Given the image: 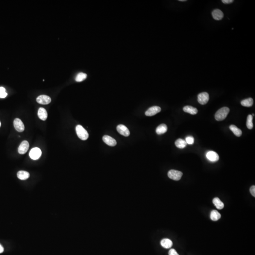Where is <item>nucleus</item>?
<instances>
[{
    "label": "nucleus",
    "mask_w": 255,
    "mask_h": 255,
    "mask_svg": "<svg viewBox=\"0 0 255 255\" xmlns=\"http://www.w3.org/2000/svg\"><path fill=\"white\" fill-rule=\"evenodd\" d=\"M29 173L27 171H20L17 173V176L21 180H26L29 177Z\"/></svg>",
    "instance_id": "obj_18"
},
{
    "label": "nucleus",
    "mask_w": 255,
    "mask_h": 255,
    "mask_svg": "<svg viewBox=\"0 0 255 255\" xmlns=\"http://www.w3.org/2000/svg\"><path fill=\"white\" fill-rule=\"evenodd\" d=\"M185 141L187 144H193L194 139L193 137H192V136H188V137L186 138Z\"/></svg>",
    "instance_id": "obj_26"
},
{
    "label": "nucleus",
    "mask_w": 255,
    "mask_h": 255,
    "mask_svg": "<svg viewBox=\"0 0 255 255\" xmlns=\"http://www.w3.org/2000/svg\"><path fill=\"white\" fill-rule=\"evenodd\" d=\"M183 111L185 112L190 113L191 114H196L198 112L197 109L191 106H187L183 107Z\"/></svg>",
    "instance_id": "obj_17"
},
{
    "label": "nucleus",
    "mask_w": 255,
    "mask_h": 255,
    "mask_svg": "<svg viewBox=\"0 0 255 255\" xmlns=\"http://www.w3.org/2000/svg\"><path fill=\"white\" fill-rule=\"evenodd\" d=\"M38 114L39 118L42 121H45L47 118V110L44 108L41 107L39 109Z\"/></svg>",
    "instance_id": "obj_14"
},
{
    "label": "nucleus",
    "mask_w": 255,
    "mask_h": 255,
    "mask_svg": "<svg viewBox=\"0 0 255 255\" xmlns=\"http://www.w3.org/2000/svg\"><path fill=\"white\" fill-rule=\"evenodd\" d=\"M86 77H87V75L86 74L81 72L77 75L76 78H75V80L77 82H81V81L85 80Z\"/></svg>",
    "instance_id": "obj_25"
},
{
    "label": "nucleus",
    "mask_w": 255,
    "mask_h": 255,
    "mask_svg": "<svg viewBox=\"0 0 255 255\" xmlns=\"http://www.w3.org/2000/svg\"><path fill=\"white\" fill-rule=\"evenodd\" d=\"M167 130V127L165 124H161L156 129V132L158 135L165 133Z\"/></svg>",
    "instance_id": "obj_16"
},
{
    "label": "nucleus",
    "mask_w": 255,
    "mask_h": 255,
    "mask_svg": "<svg viewBox=\"0 0 255 255\" xmlns=\"http://www.w3.org/2000/svg\"><path fill=\"white\" fill-rule=\"evenodd\" d=\"M206 157L209 161L212 162H215L218 161L219 156L216 152L210 151L206 154Z\"/></svg>",
    "instance_id": "obj_11"
},
{
    "label": "nucleus",
    "mask_w": 255,
    "mask_h": 255,
    "mask_svg": "<svg viewBox=\"0 0 255 255\" xmlns=\"http://www.w3.org/2000/svg\"><path fill=\"white\" fill-rule=\"evenodd\" d=\"M76 132L78 137L82 141H86L89 137L87 131L81 125H78L76 126Z\"/></svg>",
    "instance_id": "obj_2"
},
{
    "label": "nucleus",
    "mask_w": 255,
    "mask_h": 255,
    "mask_svg": "<svg viewBox=\"0 0 255 255\" xmlns=\"http://www.w3.org/2000/svg\"><path fill=\"white\" fill-rule=\"evenodd\" d=\"M41 155V150L38 147H34L30 151L29 156L33 160H38Z\"/></svg>",
    "instance_id": "obj_4"
},
{
    "label": "nucleus",
    "mask_w": 255,
    "mask_h": 255,
    "mask_svg": "<svg viewBox=\"0 0 255 255\" xmlns=\"http://www.w3.org/2000/svg\"><path fill=\"white\" fill-rule=\"evenodd\" d=\"M221 217V214L217 210H212L210 214V218L212 220L214 221L218 220L219 219H220Z\"/></svg>",
    "instance_id": "obj_21"
},
{
    "label": "nucleus",
    "mask_w": 255,
    "mask_h": 255,
    "mask_svg": "<svg viewBox=\"0 0 255 255\" xmlns=\"http://www.w3.org/2000/svg\"><path fill=\"white\" fill-rule=\"evenodd\" d=\"M3 251H4V249H3V246H1V245L0 244V253L3 252Z\"/></svg>",
    "instance_id": "obj_32"
},
{
    "label": "nucleus",
    "mask_w": 255,
    "mask_h": 255,
    "mask_svg": "<svg viewBox=\"0 0 255 255\" xmlns=\"http://www.w3.org/2000/svg\"><path fill=\"white\" fill-rule=\"evenodd\" d=\"M230 109L228 107H224L221 108L218 110L215 113V120L217 121H222L224 120L228 115Z\"/></svg>",
    "instance_id": "obj_1"
},
{
    "label": "nucleus",
    "mask_w": 255,
    "mask_h": 255,
    "mask_svg": "<svg viewBox=\"0 0 255 255\" xmlns=\"http://www.w3.org/2000/svg\"><path fill=\"white\" fill-rule=\"evenodd\" d=\"M209 99V94L206 92L200 93L197 96V101L200 104L204 105L207 104Z\"/></svg>",
    "instance_id": "obj_5"
},
{
    "label": "nucleus",
    "mask_w": 255,
    "mask_h": 255,
    "mask_svg": "<svg viewBox=\"0 0 255 255\" xmlns=\"http://www.w3.org/2000/svg\"><path fill=\"white\" fill-rule=\"evenodd\" d=\"M175 146L178 148L183 149L187 146V144L185 140H183L182 138H179L175 141Z\"/></svg>",
    "instance_id": "obj_22"
},
{
    "label": "nucleus",
    "mask_w": 255,
    "mask_h": 255,
    "mask_svg": "<svg viewBox=\"0 0 255 255\" xmlns=\"http://www.w3.org/2000/svg\"><path fill=\"white\" fill-rule=\"evenodd\" d=\"M253 104V100L252 98H247L241 101V106L245 107H251V106H252Z\"/></svg>",
    "instance_id": "obj_23"
},
{
    "label": "nucleus",
    "mask_w": 255,
    "mask_h": 255,
    "mask_svg": "<svg viewBox=\"0 0 255 255\" xmlns=\"http://www.w3.org/2000/svg\"><path fill=\"white\" fill-rule=\"evenodd\" d=\"M253 116L252 115H249L247 116V120L246 125L248 129L250 130L252 129L253 127Z\"/></svg>",
    "instance_id": "obj_24"
},
{
    "label": "nucleus",
    "mask_w": 255,
    "mask_h": 255,
    "mask_svg": "<svg viewBox=\"0 0 255 255\" xmlns=\"http://www.w3.org/2000/svg\"><path fill=\"white\" fill-rule=\"evenodd\" d=\"M103 140L104 143L111 147H114L116 146L117 144L116 141L113 138H112L109 136L104 135L103 137Z\"/></svg>",
    "instance_id": "obj_12"
},
{
    "label": "nucleus",
    "mask_w": 255,
    "mask_h": 255,
    "mask_svg": "<svg viewBox=\"0 0 255 255\" xmlns=\"http://www.w3.org/2000/svg\"><path fill=\"white\" fill-rule=\"evenodd\" d=\"M7 95V93L5 92H3V93H0V98H5Z\"/></svg>",
    "instance_id": "obj_30"
},
{
    "label": "nucleus",
    "mask_w": 255,
    "mask_h": 255,
    "mask_svg": "<svg viewBox=\"0 0 255 255\" xmlns=\"http://www.w3.org/2000/svg\"><path fill=\"white\" fill-rule=\"evenodd\" d=\"M222 1L225 4H229V3H233V0H223Z\"/></svg>",
    "instance_id": "obj_29"
},
{
    "label": "nucleus",
    "mask_w": 255,
    "mask_h": 255,
    "mask_svg": "<svg viewBox=\"0 0 255 255\" xmlns=\"http://www.w3.org/2000/svg\"><path fill=\"white\" fill-rule=\"evenodd\" d=\"M212 14L213 18L217 21L221 20L223 17V13L220 10H215L212 11Z\"/></svg>",
    "instance_id": "obj_13"
},
{
    "label": "nucleus",
    "mask_w": 255,
    "mask_h": 255,
    "mask_svg": "<svg viewBox=\"0 0 255 255\" xmlns=\"http://www.w3.org/2000/svg\"><path fill=\"white\" fill-rule=\"evenodd\" d=\"M36 101L40 104H48L51 102V98L47 95H41L38 97Z\"/></svg>",
    "instance_id": "obj_10"
},
{
    "label": "nucleus",
    "mask_w": 255,
    "mask_h": 255,
    "mask_svg": "<svg viewBox=\"0 0 255 255\" xmlns=\"http://www.w3.org/2000/svg\"><path fill=\"white\" fill-rule=\"evenodd\" d=\"M1 122H0V127H1Z\"/></svg>",
    "instance_id": "obj_34"
},
{
    "label": "nucleus",
    "mask_w": 255,
    "mask_h": 255,
    "mask_svg": "<svg viewBox=\"0 0 255 255\" xmlns=\"http://www.w3.org/2000/svg\"><path fill=\"white\" fill-rule=\"evenodd\" d=\"M173 242L169 239H164L161 241V245L165 249H170L173 246Z\"/></svg>",
    "instance_id": "obj_15"
},
{
    "label": "nucleus",
    "mask_w": 255,
    "mask_h": 255,
    "mask_svg": "<svg viewBox=\"0 0 255 255\" xmlns=\"http://www.w3.org/2000/svg\"><path fill=\"white\" fill-rule=\"evenodd\" d=\"M212 203L218 209H222L224 208V204L218 197L214 198L212 200Z\"/></svg>",
    "instance_id": "obj_19"
},
{
    "label": "nucleus",
    "mask_w": 255,
    "mask_h": 255,
    "mask_svg": "<svg viewBox=\"0 0 255 255\" xmlns=\"http://www.w3.org/2000/svg\"><path fill=\"white\" fill-rule=\"evenodd\" d=\"M179 1H186V0H180Z\"/></svg>",
    "instance_id": "obj_33"
},
{
    "label": "nucleus",
    "mask_w": 255,
    "mask_h": 255,
    "mask_svg": "<svg viewBox=\"0 0 255 255\" xmlns=\"http://www.w3.org/2000/svg\"><path fill=\"white\" fill-rule=\"evenodd\" d=\"M6 90L3 87H0V93L5 92Z\"/></svg>",
    "instance_id": "obj_31"
},
{
    "label": "nucleus",
    "mask_w": 255,
    "mask_h": 255,
    "mask_svg": "<svg viewBox=\"0 0 255 255\" xmlns=\"http://www.w3.org/2000/svg\"><path fill=\"white\" fill-rule=\"evenodd\" d=\"M29 144L27 141H23L21 143L18 148V152L19 154L23 155L27 152L29 148Z\"/></svg>",
    "instance_id": "obj_7"
},
{
    "label": "nucleus",
    "mask_w": 255,
    "mask_h": 255,
    "mask_svg": "<svg viewBox=\"0 0 255 255\" xmlns=\"http://www.w3.org/2000/svg\"><path fill=\"white\" fill-rule=\"evenodd\" d=\"M169 255H179L174 249H171L169 251Z\"/></svg>",
    "instance_id": "obj_27"
},
{
    "label": "nucleus",
    "mask_w": 255,
    "mask_h": 255,
    "mask_svg": "<svg viewBox=\"0 0 255 255\" xmlns=\"http://www.w3.org/2000/svg\"><path fill=\"white\" fill-rule=\"evenodd\" d=\"M13 124H14V128L16 129V130L19 132H22L24 130V125L23 123H22V121H21V120H20L19 119H15L14 120Z\"/></svg>",
    "instance_id": "obj_6"
},
{
    "label": "nucleus",
    "mask_w": 255,
    "mask_h": 255,
    "mask_svg": "<svg viewBox=\"0 0 255 255\" xmlns=\"http://www.w3.org/2000/svg\"><path fill=\"white\" fill-rule=\"evenodd\" d=\"M250 193L254 197H255V186H252L250 187Z\"/></svg>",
    "instance_id": "obj_28"
},
{
    "label": "nucleus",
    "mask_w": 255,
    "mask_h": 255,
    "mask_svg": "<svg viewBox=\"0 0 255 255\" xmlns=\"http://www.w3.org/2000/svg\"><path fill=\"white\" fill-rule=\"evenodd\" d=\"M182 174V173L181 171L177 170H171L168 171V176L171 179L178 181L181 179Z\"/></svg>",
    "instance_id": "obj_3"
},
{
    "label": "nucleus",
    "mask_w": 255,
    "mask_h": 255,
    "mask_svg": "<svg viewBox=\"0 0 255 255\" xmlns=\"http://www.w3.org/2000/svg\"><path fill=\"white\" fill-rule=\"evenodd\" d=\"M161 111V108L160 107L157 106H154L148 109L145 112V114L147 116H154L156 114L160 112Z\"/></svg>",
    "instance_id": "obj_8"
},
{
    "label": "nucleus",
    "mask_w": 255,
    "mask_h": 255,
    "mask_svg": "<svg viewBox=\"0 0 255 255\" xmlns=\"http://www.w3.org/2000/svg\"><path fill=\"white\" fill-rule=\"evenodd\" d=\"M230 129L231 130L235 135L237 137H240L242 135V131L239 129L238 128L234 125H232L230 126Z\"/></svg>",
    "instance_id": "obj_20"
},
{
    "label": "nucleus",
    "mask_w": 255,
    "mask_h": 255,
    "mask_svg": "<svg viewBox=\"0 0 255 255\" xmlns=\"http://www.w3.org/2000/svg\"><path fill=\"white\" fill-rule=\"evenodd\" d=\"M117 130L120 134L125 137H128L130 135V132L129 129L123 124L118 125L117 127Z\"/></svg>",
    "instance_id": "obj_9"
}]
</instances>
